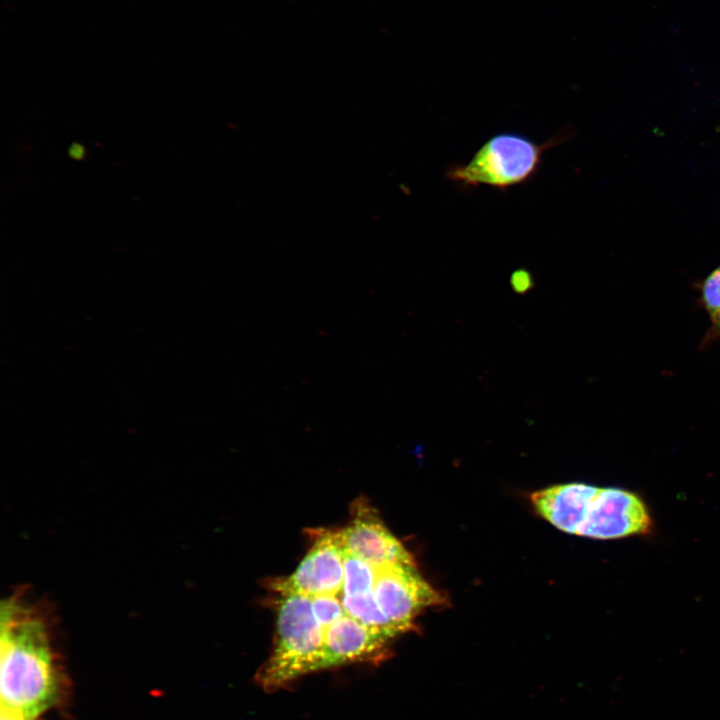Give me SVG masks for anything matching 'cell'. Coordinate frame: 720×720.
Returning a JSON list of instances; mask_svg holds the SVG:
<instances>
[{
	"label": "cell",
	"mask_w": 720,
	"mask_h": 720,
	"mask_svg": "<svg viewBox=\"0 0 720 720\" xmlns=\"http://www.w3.org/2000/svg\"><path fill=\"white\" fill-rule=\"evenodd\" d=\"M0 720H27L19 711L1 705Z\"/></svg>",
	"instance_id": "obj_14"
},
{
	"label": "cell",
	"mask_w": 720,
	"mask_h": 720,
	"mask_svg": "<svg viewBox=\"0 0 720 720\" xmlns=\"http://www.w3.org/2000/svg\"><path fill=\"white\" fill-rule=\"evenodd\" d=\"M531 502L554 527L577 536L618 539L647 534L652 527L643 500L621 488L559 484L534 492Z\"/></svg>",
	"instance_id": "obj_2"
},
{
	"label": "cell",
	"mask_w": 720,
	"mask_h": 720,
	"mask_svg": "<svg viewBox=\"0 0 720 720\" xmlns=\"http://www.w3.org/2000/svg\"><path fill=\"white\" fill-rule=\"evenodd\" d=\"M352 509L349 523L337 531L343 549L377 569L397 562L414 563L409 551L366 499L359 498Z\"/></svg>",
	"instance_id": "obj_7"
},
{
	"label": "cell",
	"mask_w": 720,
	"mask_h": 720,
	"mask_svg": "<svg viewBox=\"0 0 720 720\" xmlns=\"http://www.w3.org/2000/svg\"><path fill=\"white\" fill-rule=\"evenodd\" d=\"M534 285L531 274L524 269L516 270L511 275V286L519 294H524Z\"/></svg>",
	"instance_id": "obj_13"
},
{
	"label": "cell",
	"mask_w": 720,
	"mask_h": 720,
	"mask_svg": "<svg viewBox=\"0 0 720 720\" xmlns=\"http://www.w3.org/2000/svg\"><path fill=\"white\" fill-rule=\"evenodd\" d=\"M310 599L313 613L323 629L347 615L340 596L318 595Z\"/></svg>",
	"instance_id": "obj_11"
},
{
	"label": "cell",
	"mask_w": 720,
	"mask_h": 720,
	"mask_svg": "<svg viewBox=\"0 0 720 720\" xmlns=\"http://www.w3.org/2000/svg\"><path fill=\"white\" fill-rule=\"evenodd\" d=\"M343 549L337 531L316 530L314 542L297 568L270 578L266 587L278 595L340 596L343 588Z\"/></svg>",
	"instance_id": "obj_5"
},
{
	"label": "cell",
	"mask_w": 720,
	"mask_h": 720,
	"mask_svg": "<svg viewBox=\"0 0 720 720\" xmlns=\"http://www.w3.org/2000/svg\"><path fill=\"white\" fill-rule=\"evenodd\" d=\"M276 610L274 648L258 675L265 688H276L317 671L324 638L310 597L279 595Z\"/></svg>",
	"instance_id": "obj_3"
},
{
	"label": "cell",
	"mask_w": 720,
	"mask_h": 720,
	"mask_svg": "<svg viewBox=\"0 0 720 720\" xmlns=\"http://www.w3.org/2000/svg\"><path fill=\"white\" fill-rule=\"evenodd\" d=\"M68 152L73 159L81 160L85 155V148L79 143H73L70 145Z\"/></svg>",
	"instance_id": "obj_15"
},
{
	"label": "cell",
	"mask_w": 720,
	"mask_h": 720,
	"mask_svg": "<svg viewBox=\"0 0 720 720\" xmlns=\"http://www.w3.org/2000/svg\"><path fill=\"white\" fill-rule=\"evenodd\" d=\"M48 609L19 589L1 602V705L36 720L58 697Z\"/></svg>",
	"instance_id": "obj_1"
},
{
	"label": "cell",
	"mask_w": 720,
	"mask_h": 720,
	"mask_svg": "<svg viewBox=\"0 0 720 720\" xmlns=\"http://www.w3.org/2000/svg\"><path fill=\"white\" fill-rule=\"evenodd\" d=\"M713 323V335L720 336V312L719 314L712 320Z\"/></svg>",
	"instance_id": "obj_16"
},
{
	"label": "cell",
	"mask_w": 720,
	"mask_h": 720,
	"mask_svg": "<svg viewBox=\"0 0 720 720\" xmlns=\"http://www.w3.org/2000/svg\"><path fill=\"white\" fill-rule=\"evenodd\" d=\"M701 298L704 308L713 320L720 312V266L704 280Z\"/></svg>",
	"instance_id": "obj_12"
},
{
	"label": "cell",
	"mask_w": 720,
	"mask_h": 720,
	"mask_svg": "<svg viewBox=\"0 0 720 720\" xmlns=\"http://www.w3.org/2000/svg\"><path fill=\"white\" fill-rule=\"evenodd\" d=\"M373 592L388 619L404 632L426 608L441 603L439 593L414 563L397 562L378 568Z\"/></svg>",
	"instance_id": "obj_6"
},
{
	"label": "cell",
	"mask_w": 720,
	"mask_h": 720,
	"mask_svg": "<svg viewBox=\"0 0 720 720\" xmlns=\"http://www.w3.org/2000/svg\"><path fill=\"white\" fill-rule=\"evenodd\" d=\"M347 615L360 623L384 630L393 638L404 631L393 624L380 608L374 592L355 595H340Z\"/></svg>",
	"instance_id": "obj_9"
},
{
	"label": "cell",
	"mask_w": 720,
	"mask_h": 720,
	"mask_svg": "<svg viewBox=\"0 0 720 720\" xmlns=\"http://www.w3.org/2000/svg\"><path fill=\"white\" fill-rule=\"evenodd\" d=\"M343 564L344 579L341 594L355 595L373 591L377 568L345 549H343Z\"/></svg>",
	"instance_id": "obj_10"
},
{
	"label": "cell",
	"mask_w": 720,
	"mask_h": 720,
	"mask_svg": "<svg viewBox=\"0 0 720 720\" xmlns=\"http://www.w3.org/2000/svg\"><path fill=\"white\" fill-rule=\"evenodd\" d=\"M567 135L559 134L545 143L512 132L489 138L464 164H454L446 178L462 188L486 185L505 191L526 183L538 173L544 152Z\"/></svg>",
	"instance_id": "obj_4"
},
{
	"label": "cell",
	"mask_w": 720,
	"mask_h": 720,
	"mask_svg": "<svg viewBox=\"0 0 720 720\" xmlns=\"http://www.w3.org/2000/svg\"><path fill=\"white\" fill-rule=\"evenodd\" d=\"M391 639L393 637L384 630L366 626L345 615L324 629L317 669L377 658L383 655Z\"/></svg>",
	"instance_id": "obj_8"
}]
</instances>
